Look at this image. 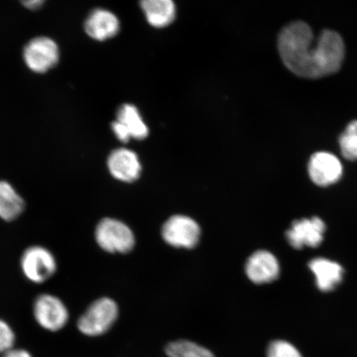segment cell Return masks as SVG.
Segmentation results:
<instances>
[{"mask_svg": "<svg viewBox=\"0 0 357 357\" xmlns=\"http://www.w3.org/2000/svg\"><path fill=\"white\" fill-rule=\"evenodd\" d=\"M278 50L287 68L306 79H319L337 73L346 52L340 34L325 29L316 39L310 26L303 21L284 26L278 37Z\"/></svg>", "mask_w": 357, "mask_h": 357, "instance_id": "1", "label": "cell"}, {"mask_svg": "<svg viewBox=\"0 0 357 357\" xmlns=\"http://www.w3.org/2000/svg\"><path fill=\"white\" fill-rule=\"evenodd\" d=\"M117 305L109 298H102L89 306L78 320L80 332L89 337H97L108 332L117 320Z\"/></svg>", "mask_w": 357, "mask_h": 357, "instance_id": "2", "label": "cell"}, {"mask_svg": "<svg viewBox=\"0 0 357 357\" xmlns=\"http://www.w3.org/2000/svg\"><path fill=\"white\" fill-rule=\"evenodd\" d=\"M96 239L102 249L111 253L130 252L135 243L132 231L126 225L109 218L98 225Z\"/></svg>", "mask_w": 357, "mask_h": 357, "instance_id": "3", "label": "cell"}, {"mask_svg": "<svg viewBox=\"0 0 357 357\" xmlns=\"http://www.w3.org/2000/svg\"><path fill=\"white\" fill-rule=\"evenodd\" d=\"M56 261L47 249L33 245L26 250L21 258V268L26 279L41 284L50 279L56 271Z\"/></svg>", "mask_w": 357, "mask_h": 357, "instance_id": "4", "label": "cell"}, {"mask_svg": "<svg viewBox=\"0 0 357 357\" xmlns=\"http://www.w3.org/2000/svg\"><path fill=\"white\" fill-rule=\"evenodd\" d=\"M59 57L57 44L46 37L33 39L24 51L25 63L36 73H45L52 69L59 61Z\"/></svg>", "mask_w": 357, "mask_h": 357, "instance_id": "5", "label": "cell"}, {"mask_svg": "<svg viewBox=\"0 0 357 357\" xmlns=\"http://www.w3.org/2000/svg\"><path fill=\"white\" fill-rule=\"evenodd\" d=\"M33 314L40 326L51 332L59 331L69 319L65 303L52 294H42L34 302Z\"/></svg>", "mask_w": 357, "mask_h": 357, "instance_id": "6", "label": "cell"}, {"mask_svg": "<svg viewBox=\"0 0 357 357\" xmlns=\"http://www.w3.org/2000/svg\"><path fill=\"white\" fill-rule=\"evenodd\" d=\"M200 229L197 222L186 216H173L165 223L162 236L176 248H193L198 243Z\"/></svg>", "mask_w": 357, "mask_h": 357, "instance_id": "7", "label": "cell"}, {"mask_svg": "<svg viewBox=\"0 0 357 357\" xmlns=\"http://www.w3.org/2000/svg\"><path fill=\"white\" fill-rule=\"evenodd\" d=\"M326 231L324 222L318 217L294 221L287 231V238L294 248H317L322 243Z\"/></svg>", "mask_w": 357, "mask_h": 357, "instance_id": "8", "label": "cell"}, {"mask_svg": "<svg viewBox=\"0 0 357 357\" xmlns=\"http://www.w3.org/2000/svg\"><path fill=\"white\" fill-rule=\"evenodd\" d=\"M311 180L319 186H328L340 180L343 168L342 165L332 153L320 151L311 156L309 166Z\"/></svg>", "mask_w": 357, "mask_h": 357, "instance_id": "9", "label": "cell"}, {"mask_svg": "<svg viewBox=\"0 0 357 357\" xmlns=\"http://www.w3.org/2000/svg\"><path fill=\"white\" fill-rule=\"evenodd\" d=\"M245 273L253 283H271L278 278L280 265L278 259L269 252L258 251L249 257Z\"/></svg>", "mask_w": 357, "mask_h": 357, "instance_id": "10", "label": "cell"}, {"mask_svg": "<svg viewBox=\"0 0 357 357\" xmlns=\"http://www.w3.org/2000/svg\"><path fill=\"white\" fill-rule=\"evenodd\" d=\"M108 167L112 176L124 182L136 181L142 169L137 154L126 149L115 150L110 154Z\"/></svg>", "mask_w": 357, "mask_h": 357, "instance_id": "11", "label": "cell"}, {"mask_svg": "<svg viewBox=\"0 0 357 357\" xmlns=\"http://www.w3.org/2000/svg\"><path fill=\"white\" fill-rule=\"evenodd\" d=\"M120 29L119 21L113 13L108 10H93L84 24L86 33L97 41H105L117 35Z\"/></svg>", "mask_w": 357, "mask_h": 357, "instance_id": "12", "label": "cell"}, {"mask_svg": "<svg viewBox=\"0 0 357 357\" xmlns=\"http://www.w3.org/2000/svg\"><path fill=\"white\" fill-rule=\"evenodd\" d=\"M309 267L315 275L317 287L321 291H332L342 282L344 271L337 262L316 258L310 262Z\"/></svg>", "mask_w": 357, "mask_h": 357, "instance_id": "13", "label": "cell"}, {"mask_svg": "<svg viewBox=\"0 0 357 357\" xmlns=\"http://www.w3.org/2000/svg\"><path fill=\"white\" fill-rule=\"evenodd\" d=\"M140 6L147 22L155 28H164L176 17V6L173 0H141Z\"/></svg>", "mask_w": 357, "mask_h": 357, "instance_id": "14", "label": "cell"}, {"mask_svg": "<svg viewBox=\"0 0 357 357\" xmlns=\"http://www.w3.org/2000/svg\"><path fill=\"white\" fill-rule=\"evenodd\" d=\"M116 121L120 124L130 138L142 140L149 136V128L134 105H123L118 111Z\"/></svg>", "mask_w": 357, "mask_h": 357, "instance_id": "15", "label": "cell"}, {"mask_svg": "<svg viewBox=\"0 0 357 357\" xmlns=\"http://www.w3.org/2000/svg\"><path fill=\"white\" fill-rule=\"evenodd\" d=\"M24 201L6 181H0V218L10 222L16 220L24 209Z\"/></svg>", "mask_w": 357, "mask_h": 357, "instance_id": "16", "label": "cell"}, {"mask_svg": "<svg viewBox=\"0 0 357 357\" xmlns=\"http://www.w3.org/2000/svg\"><path fill=\"white\" fill-rule=\"evenodd\" d=\"M166 352L169 357H214L206 348L186 340L169 343Z\"/></svg>", "mask_w": 357, "mask_h": 357, "instance_id": "17", "label": "cell"}, {"mask_svg": "<svg viewBox=\"0 0 357 357\" xmlns=\"http://www.w3.org/2000/svg\"><path fill=\"white\" fill-rule=\"evenodd\" d=\"M339 146L343 158L357 160V120L347 125L345 131L339 137Z\"/></svg>", "mask_w": 357, "mask_h": 357, "instance_id": "18", "label": "cell"}, {"mask_svg": "<svg viewBox=\"0 0 357 357\" xmlns=\"http://www.w3.org/2000/svg\"><path fill=\"white\" fill-rule=\"evenodd\" d=\"M266 357H303L297 348L285 341L271 342L267 349Z\"/></svg>", "mask_w": 357, "mask_h": 357, "instance_id": "19", "label": "cell"}, {"mask_svg": "<svg viewBox=\"0 0 357 357\" xmlns=\"http://www.w3.org/2000/svg\"><path fill=\"white\" fill-rule=\"evenodd\" d=\"M15 342V335L10 326L0 319V354L13 349Z\"/></svg>", "mask_w": 357, "mask_h": 357, "instance_id": "20", "label": "cell"}, {"mask_svg": "<svg viewBox=\"0 0 357 357\" xmlns=\"http://www.w3.org/2000/svg\"><path fill=\"white\" fill-rule=\"evenodd\" d=\"M46 0H20L22 6L31 10H38Z\"/></svg>", "mask_w": 357, "mask_h": 357, "instance_id": "21", "label": "cell"}, {"mask_svg": "<svg viewBox=\"0 0 357 357\" xmlns=\"http://www.w3.org/2000/svg\"><path fill=\"white\" fill-rule=\"evenodd\" d=\"M2 357H32L29 351L22 349H11L2 355Z\"/></svg>", "mask_w": 357, "mask_h": 357, "instance_id": "22", "label": "cell"}]
</instances>
